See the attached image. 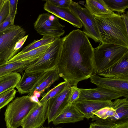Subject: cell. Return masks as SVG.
Wrapping results in <instances>:
<instances>
[{
  "instance_id": "cell-34",
  "label": "cell",
  "mask_w": 128,
  "mask_h": 128,
  "mask_svg": "<svg viewBox=\"0 0 128 128\" xmlns=\"http://www.w3.org/2000/svg\"><path fill=\"white\" fill-rule=\"evenodd\" d=\"M28 36V35L25 36L16 43L14 47V50L17 53L20 50V48L26 40Z\"/></svg>"
},
{
  "instance_id": "cell-28",
  "label": "cell",
  "mask_w": 128,
  "mask_h": 128,
  "mask_svg": "<svg viewBox=\"0 0 128 128\" xmlns=\"http://www.w3.org/2000/svg\"><path fill=\"white\" fill-rule=\"evenodd\" d=\"M116 114L115 110L112 106L106 107L98 110L94 114L97 117L105 119L114 117Z\"/></svg>"
},
{
  "instance_id": "cell-30",
  "label": "cell",
  "mask_w": 128,
  "mask_h": 128,
  "mask_svg": "<svg viewBox=\"0 0 128 128\" xmlns=\"http://www.w3.org/2000/svg\"><path fill=\"white\" fill-rule=\"evenodd\" d=\"M18 0H8L9 3V13L12 25H14V21L17 13Z\"/></svg>"
},
{
  "instance_id": "cell-33",
  "label": "cell",
  "mask_w": 128,
  "mask_h": 128,
  "mask_svg": "<svg viewBox=\"0 0 128 128\" xmlns=\"http://www.w3.org/2000/svg\"><path fill=\"white\" fill-rule=\"evenodd\" d=\"M12 25L10 16L8 14L5 20L0 24V32Z\"/></svg>"
},
{
  "instance_id": "cell-9",
  "label": "cell",
  "mask_w": 128,
  "mask_h": 128,
  "mask_svg": "<svg viewBox=\"0 0 128 128\" xmlns=\"http://www.w3.org/2000/svg\"><path fill=\"white\" fill-rule=\"evenodd\" d=\"M90 81L98 87L109 90L122 97L128 98V79H120L101 77L96 74L92 76Z\"/></svg>"
},
{
  "instance_id": "cell-13",
  "label": "cell",
  "mask_w": 128,
  "mask_h": 128,
  "mask_svg": "<svg viewBox=\"0 0 128 128\" xmlns=\"http://www.w3.org/2000/svg\"><path fill=\"white\" fill-rule=\"evenodd\" d=\"M111 100H99L88 99H78L73 104L88 120L92 118L94 114L100 109L106 107L112 106Z\"/></svg>"
},
{
  "instance_id": "cell-1",
  "label": "cell",
  "mask_w": 128,
  "mask_h": 128,
  "mask_svg": "<svg viewBox=\"0 0 128 128\" xmlns=\"http://www.w3.org/2000/svg\"><path fill=\"white\" fill-rule=\"evenodd\" d=\"M94 48L79 29L61 38L57 67L60 76L72 86L96 74Z\"/></svg>"
},
{
  "instance_id": "cell-5",
  "label": "cell",
  "mask_w": 128,
  "mask_h": 128,
  "mask_svg": "<svg viewBox=\"0 0 128 128\" xmlns=\"http://www.w3.org/2000/svg\"><path fill=\"white\" fill-rule=\"evenodd\" d=\"M26 34L21 26L14 24L0 32V65L6 63L17 54L14 50L16 44Z\"/></svg>"
},
{
  "instance_id": "cell-35",
  "label": "cell",
  "mask_w": 128,
  "mask_h": 128,
  "mask_svg": "<svg viewBox=\"0 0 128 128\" xmlns=\"http://www.w3.org/2000/svg\"><path fill=\"white\" fill-rule=\"evenodd\" d=\"M113 124H100L92 123L89 128H112Z\"/></svg>"
},
{
  "instance_id": "cell-29",
  "label": "cell",
  "mask_w": 128,
  "mask_h": 128,
  "mask_svg": "<svg viewBox=\"0 0 128 128\" xmlns=\"http://www.w3.org/2000/svg\"><path fill=\"white\" fill-rule=\"evenodd\" d=\"M80 93V88H78L77 86H71L68 96V104H73L78 100Z\"/></svg>"
},
{
  "instance_id": "cell-20",
  "label": "cell",
  "mask_w": 128,
  "mask_h": 128,
  "mask_svg": "<svg viewBox=\"0 0 128 128\" xmlns=\"http://www.w3.org/2000/svg\"><path fill=\"white\" fill-rule=\"evenodd\" d=\"M53 42L26 52L22 53L18 52L6 63L28 60L31 63L30 64H31L46 52Z\"/></svg>"
},
{
  "instance_id": "cell-31",
  "label": "cell",
  "mask_w": 128,
  "mask_h": 128,
  "mask_svg": "<svg viewBox=\"0 0 128 128\" xmlns=\"http://www.w3.org/2000/svg\"><path fill=\"white\" fill-rule=\"evenodd\" d=\"M9 9L8 0H5L0 10V24L5 20L8 16Z\"/></svg>"
},
{
  "instance_id": "cell-14",
  "label": "cell",
  "mask_w": 128,
  "mask_h": 128,
  "mask_svg": "<svg viewBox=\"0 0 128 128\" xmlns=\"http://www.w3.org/2000/svg\"><path fill=\"white\" fill-rule=\"evenodd\" d=\"M45 1L44 6L45 10L69 23L75 27L82 28L83 26L80 21L69 8L57 7L48 0Z\"/></svg>"
},
{
  "instance_id": "cell-27",
  "label": "cell",
  "mask_w": 128,
  "mask_h": 128,
  "mask_svg": "<svg viewBox=\"0 0 128 128\" xmlns=\"http://www.w3.org/2000/svg\"><path fill=\"white\" fill-rule=\"evenodd\" d=\"M16 92V90L14 89L0 94V110L13 100Z\"/></svg>"
},
{
  "instance_id": "cell-16",
  "label": "cell",
  "mask_w": 128,
  "mask_h": 128,
  "mask_svg": "<svg viewBox=\"0 0 128 128\" xmlns=\"http://www.w3.org/2000/svg\"><path fill=\"white\" fill-rule=\"evenodd\" d=\"M97 74L106 78L128 79V52L112 66Z\"/></svg>"
},
{
  "instance_id": "cell-37",
  "label": "cell",
  "mask_w": 128,
  "mask_h": 128,
  "mask_svg": "<svg viewBox=\"0 0 128 128\" xmlns=\"http://www.w3.org/2000/svg\"><path fill=\"white\" fill-rule=\"evenodd\" d=\"M121 16L124 22L126 30L128 32V12H127L126 14H121Z\"/></svg>"
},
{
  "instance_id": "cell-41",
  "label": "cell",
  "mask_w": 128,
  "mask_h": 128,
  "mask_svg": "<svg viewBox=\"0 0 128 128\" xmlns=\"http://www.w3.org/2000/svg\"><path fill=\"white\" fill-rule=\"evenodd\" d=\"M39 128H62L61 127H56V128H54V127H52V128H50L49 127H43L42 126Z\"/></svg>"
},
{
  "instance_id": "cell-18",
  "label": "cell",
  "mask_w": 128,
  "mask_h": 128,
  "mask_svg": "<svg viewBox=\"0 0 128 128\" xmlns=\"http://www.w3.org/2000/svg\"><path fill=\"white\" fill-rule=\"evenodd\" d=\"M60 77L57 66L45 72L28 95L29 96L32 95L34 90L38 91L42 94L54 82L59 79Z\"/></svg>"
},
{
  "instance_id": "cell-26",
  "label": "cell",
  "mask_w": 128,
  "mask_h": 128,
  "mask_svg": "<svg viewBox=\"0 0 128 128\" xmlns=\"http://www.w3.org/2000/svg\"><path fill=\"white\" fill-rule=\"evenodd\" d=\"M68 84L65 81L61 82L48 91L42 96V98L40 100V103L42 104L48 102L50 99L62 92Z\"/></svg>"
},
{
  "instance_id": "cell-17",
  "label": "cell",
  "mask_w": 128,
  "mask_h": 128,
  "mask_svg": "<svg viewBox=\"0 0 128 128\" xmlns=\"http://www.w3.org/2000/svg\"><path fill=\"white\" fill-rule=\"evenodd\" d=\"M84 115L74 104L68 105L52 122L56 126L60 124L74 123L84 120Z\"/></svg>"
},
{
  "instance_id": "cell-25",
  "label": "cell",
  "mask_w": 128,
  "mask_h": 128,
  "mask_svg": "<svg viewBox=\"0 0 128 128\" xmlns=\"http://www.w3.org/2000/svg\"><path fill=\"white\" fill-rule=\"evenodd\" d=\"M56 39V38L54 37L44 36L39 40H34L32 42L24 48L22 50L19 52L20 53H23L38 48L52 42Z\"/></svg>"
},
{
  "instance_id": "cell-38",
  "label": "cell",
  "mask_w": 128,
  "mask_h": 128,
  "mask_svg": "<svg viewBox=\"0 0 128 128\" xmlns=\"http://www.w3.org/2000/svg\"><path fill=\"white\" fill-rule=\"evenodd\" d=\"M29 96L30 100L32 102L37 103L39 105H41L42 104L40 101L39 100L38 98L33 95Z\"/></svg>"
},
{
  "instance_id": "cell-19",
  "label": "cell",
  "mask_w": 128,
  "mask_h": 128,
  "mask_svg": "<svg viewBox=\"0 0 128 128\" xmlns=\"http://www.w3.org/2000/svg\"><path fill=\"white\" fill-rule=\"evenodd\" d=\"M45 72L33 74L24 72L16 87L19 93L21 94L30 93Z\"/></svg>"
},
{
  "instance_id": "cell-36",
  "label": "cell",
  "mask_w": 128,
  "mask_h": 128,
  "mask_svg": "<svg viewBox=\"0 0 128 128\" xmlns=\"http://www.w3.org/2000/svg\"><path fill=\"white\" fill-rule=\"evenodd\" d=\"M112 128H128V120L114 124Z\"/></svg>"
},
{
  "instance_id": "cell-39",
  "label": "cell",
  "mask_w": 128,
  "mask_h": 128,
  "mask_svg": "<svg viewBox=\"0 0 128 128\" xmlns=\"http://www.w3.org/2000/svg\"><path fill=\"white\" fill-rule=\"evenodd\" d=\"M41 94V93L36 90H34L33 92L32 95H34L38 98H39Z\"/></svg>"
},
{
  "instance_id": "cell-21",
  "label": "cell",
  "mask_w": 128,
  "mask_h": 128,
  "mask_svg": "<svg viewBox=\"0 0 128 128\" xmlns=\"http://www.w3.org/2000/svg\"><path fill=\"white\" fill-rule=\"evenodd\" d=\"M85 8L92 15H108L114 14L104 0H87Z\"/></svg>"
},
{
  "instance_id": "cell-22",
  "label": "cell",
  "mask_w": 128,
  "mask_h": 128,
  "mask_svg": "<svg viewBox=\"0 0 128 128\" xmlns=\"http://www.w3.org/2000/svg\"><path fill=\"white\" fill-rule=\"evenodd\" d=\"M30 64L28 61L23 60L6 63L0 65V77L13 72L23 73Z\"/></svg>"
},
{
  "instance_id": "cell-2",
  "label": "cell",
  "mask_w": 128,
  "mask_h": 128,
  "mask_svg": "<svg viewBox=\"0 0 128 128\" xmlns=\"http://www.w3.org/2000/svg\"><path fill=\"white\" fill-rule=\"evenodd\" d=\"M100 43L128 47V32L121 15L115 13L94 16Z\"/></svg>"
},
{
  "instance_id": "cell-8",
  "label": "cell",
  "mask_w": 128,
  "mask_h": 128,
  "mask_svg": "<svg viewBox=\"0 0 128 128\" xmlns=\"http://www.w3.org/2000/svg\"><path fill=\"white\" fill-rule=\"evenodd\" d=\"M68 8L80 20L83 26V32L96 42H100V37L95 20L88 10L78 2L72 1Z\"/></svg>"
},
{
  "instance_id": "cell-10",
  "label": "cell",
  "mask_w": 128,
  "mask_h": 128,
  "mask_svg": "<svg viewBox=\"0 0 128 128\" xmlns=\"http://www.w3.org/2000/svg\"><path fill=\"white\" fill-rule=\"evenodd\" d=\"M112 107L116 114L113 117L102 119L94 116L92 118L93 123L100 124H114L128 120V98L117 99L113 102Z\"/></svg>"
},
{
  "instance_id": "cell-24",
  "label": "cell",
  "mask_w": 128,
  "mask_h": 128,
  "mask_svg": "<svg viewBox=\"0 0 128 128\" xmlns=\"http://www.w3.org/2000/svg\"><path fill=\"white\" fill-rule=\"evenodd\" d=\"M112 12H116L118 14L125 12L128 7V0H104Z\"/></svg>"
},
{
  "instance_id": "cell-23",
  "label": "cell",
  "mask_w": 128,
  "mask_h": 128,
  "mask_svg": "<svg viewBox=\"0 0 128 128\" xmlns=\"http://www.w3.org/2000/svg\"><path fill=\"white\" fill-rule=\"evenodd\" d=\"M21 76L17 72L10 73L0 77V94L14 89Z\"/></svg>"
},
{
  "instance_id": "cell-40",
  "label": "cell",
  "mask_w": 128,
  "mask_h": 128,
  "mask_svg": "<svg viewBox=\"0 0 128 128\" xmlns=\"http://www.w3.org/2000/svg\"><path fill=\"white\" fill-rule=\"evenodd\" d=\"M5 0H0V10L1 9Z\"/></svg>"
},
{
  "instance_id": "cell-32",
  "label": "cell",
  "mask_w": 128,
  "mask_h": 128,
  "mask_svg": "<svg viewBox=\"0 0 128 128\" xmlns=\"http://www.w3.org/2000/svg\"><path fill=\"white\" fill-rule=\"evenodd\" d=\"M52 4L57 7L68 8L72 3L71 0H48Z\"/></svg>"
},
{
  "instance_id": "cell-15",
  "label": "cell",
  "mask_w": 128,
  "mask_h": 128,
  "mask_svg": "<svg viewBox=\"0 0 128 128\" xmlns=\"http://www.w3.org/2000/svg\"><path fill=\"white\" fill-rule=\"evenodd\" d=\"M80 93L78 99L112 101L122 97L118 94L100 87L92 88H80Z\"/></svg>"
},
{
  "instance_id": "cell-3",
  "label": "cell",
  "mask_w": 128,
  "mask_h": 128,
  "mask_svg": "<svg viewBox=\"0 0 128 128\" xmlns=\"http://www.w3.org/2000/svg\"><path fill=\"white\" fill-rule=\"evenodd\" d=\"M128 47L111 44H101L94 48L96 74L106 70L120 60L127 53Z\"/></svg>"
},
{
  "instance_id": "cell-6",
  "label": "cell",
  "mask_w": 128,
  "mask_h": 128,
  "mask_svg": "<svg viewBox=\"0 0 128 128\" xmlns=\"http://www.w3.org/2000/svg\"><path fill=\"white\" fill-rule=\"evenodd\" d=\"M61 38L56 39L46 52L25 70V72L33 74L45 72L57 66Z\"/></svg>"
},
{
  "instance_id": "cell-7",
  "label": "cell",
  "mask_w": 128,
  "mask_h": 128,
  "mask_svg": "<svg viewBox=\"0 0 128 128\" xmlns=\"http://www.w3.org/2000/svg\"><path fill=\"white\" fill-rule=\"evenodd\" d=\"M34 26L40 35L54 37L56 39L60 38L65 32L63 29L65 26L60 22L58 17L49 12L39 14Z\"/></svg>"
},
{
  "instance_id": "cell-12",
  "label": "cell",
  "mask_w": 128,
  "mask_h": 128,
  "mask_svg": "<svg viewBox=\"0 0 128 128\" xmlns=\"http://www.w3.org/2000/svg\"><path fill=\"white\" fill-rule=\"evenodd\" d=\"M71 86L68 84L60 93L48 100L47 119L48 124L52 122L60 113L68 105V96Z\"/></svg>"
},
{
  "instance_id": "cell-4",
  "label": "cell",
  "mask_w": 128,
  "mask_h": 128,
  "mask_svg": "<svg viewBox=\"0 0 128 128\" xmlns=\"http://www.w3.org/2000/svg\"><path fill=\"white\" fill-rule=\"evenodd\" d=\"M37 104L32 101L28 95L12 100L7 106L4 114L7 128H17L20 126L23 120Z\"/></svg>"
},
{
  "instance_id": "cell-11",
  "label": "cell",
  "mask_w": 128,
  "mask_h": 128,
  "mask_svg": "<svg viewBox=\"0 0 128 128\" xmlns=\"http://www.w3.org/2000/svg\"><path fill=\"white\" fill-rule=\"evenodd\" d=\"M37 104L29 112L22 122V128H39L47 119L48 102Z\"/></svg>"
}]
</instances>
